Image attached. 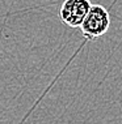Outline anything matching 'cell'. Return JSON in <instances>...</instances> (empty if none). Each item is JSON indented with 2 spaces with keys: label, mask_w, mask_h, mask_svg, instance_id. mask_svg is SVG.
Masks as SVG:
<instances>
[{
  "label": "cell",
  "mask_w": 122,
  "mask_h": 124,
  "mask_svg": "<svg viewBox=\"0 0 122 124\" xmlns=\"http://www.w3.org/2000/svg\"><path fill=\"white\" fill-rule=\"evenodd\" d=\"M110 28V16L109 12L103 5L94 4L91 5L87 16L80 24V29L84 38L93 41L103 37Z\"/></svg>",
  "instance_id": "obj_1"
},
{
  "label": "cell",
  "mask_w": 122,
  "mask_h": 124,
  "mask_svg": "<svg viewBox=\"0 0 122 124\" xmlns=\"http://www.w3.org/2000/svg\"><path fill=\"white\" fill-rule=\"evenodd\" d=\"M91 5L89 0H64L60 7L59 17L70 28H79Z\"/></svg>",
  "instance_id": "obj_2"
},
{
  "label": "cell",
  "mask_w": 122,
  "mask_h": 124,
  "mask_svg": "<svg viewBox=\"0 0 122 124\" xmlns=\"http://www.w3.org/2000/svg\"><path fill=\"white\" fill-rule=\"evenodd\" d=\"M121 108H122V102H121Z\"/></svg>",
  "instance_id": "obj_3"
}]
</instances>
